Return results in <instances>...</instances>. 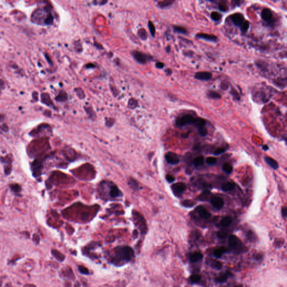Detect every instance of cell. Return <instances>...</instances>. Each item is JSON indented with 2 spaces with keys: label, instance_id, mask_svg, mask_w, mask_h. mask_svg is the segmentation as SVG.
<instances>
[{
  "label": "cell",
  "instance_id": "obj_1",
  "mask_svg": "<svg viewBox=\"0 0 287 287\" xmlns=\"http://www.w3.org/2000/svg\"><path fill=\"white\" fill-rule=\"evenodd\" d=\"M113 252L111 262L118 265L128 262L134 256L133 249L128 246L118 247L114 249Z\"/></svg>",
  "mask_w": 287,
  "mask_h": 287
},
{
  "label": "cell",
  "instance_id": "obj_2",
  "mask_svg": "<svg viewBox=\"0 0 287 287\" xmlns=\"http://www.w3.org/2000/svg\"><path fill=\"white\" fill-rule=\"evenodd\" d=\"M132 56L135 60L140 64H145L153 59V57L151 56L137 51H132Z\"/></svg>",
  "mask_w": 287,
  "mask_h": 287
},
{
  "label": "cell",
  "instance_id": "obj_3",
  "mask_svg": "<svg viewBox=\"0 0 287 287\" xmlns=\"http://www.w3.org/2000/svg\"><path fill=\"white\" fill-rule=\"evenodd\" d=\"M195 118L191 114H185L178 117L176 121V124L178 126H183L188 124H194Z\"/></svg>",
  "mask_w": 287,
  "mask_h": 287
},
{
  "label": "cell",
  "instance_id": "obj_4",
  "mask_svg": "<svg viewBox=\"0 0 287 287\" xmlns=\"http://www.w3.org/2000/svg\"><path fill=\"white\" fill-rule=\"evenodd\" d=\"M172 190L176 196L180 195L186 190V185L183 182L175 183L172 186Z\"/></svg>",
  "mask_w": 287,
  "mask_h": 287
},
{
  "label": "cell",
  "instance_id": "obj_5",
  "mask_svg": "<svg viewBox=\"0 0 287 287\" xmlns=\"http://www.w3.org/2000/svg\"><path fill=\"white\" fill-rule=\"evenodd\" d=\"M232 22L236 26H241L242 24L245 21L243 15L241 13H235L230 16Z\"/></svg>",
  "mask_w": 287,
  "mask_h": 287
},
{
  "label": "cell",
  "instance_id": "obj_6",
  "mask_svg": "<svg viewBox=\"0 0 287 287\" xmlns=\"http://www.w3.org/2000/svg\"><path fill=\"white\" fill-rule=\"evenodd\" d=\"M167 162L171 164H177L179 162V158L178 155L172 152L167 153L165 155Z\"/></svg>",
  "mask_w": 287,
  "mask_h": 287
},
{
  "label": "cell",
  "instance_id": "obj_7",
  "mask_svg": "<svg viewBox=\"0 0 287 287\" xmlns=\"http://www.w3.org/2000/svg\"><path fill=\"white\" fill-rule=\"evenodd\" d=\"M212 77L211 73L208 71H200L195 73V78L202 81H207L210 80Z\"/></svg>",
  "mask_w": 287,
  "mask_h": 287
},
{
  "label": "cell",
  "instance_id": "obj_8",
  "mask_svg": "<svg viewBox=\"0 0 287 287\" xmlns=\"http://www.w3.org/2000/svg\"><path fill=\"white\" fill-rule=\"evenodd\" d=\"M261 16L263 20L266 22H270L273 18V14L272 10L268 8H265L262 10Z\"/></svg>",
  "mask_w": 287,
  "mask_h": 287
},
{
  "label": "cell",
  "instance_id": "obj_9",
  "mask_svg": "<svg viewBox=\"0 0 287 287\" xmlns=\"http://www.w3.org/2000/svg\"><path fill=\"white\" fill-rule=\"evenodd\" d=\"M196 37L198 38L203 39L204 40L210 41V42H218V37L214 35H210V34H206V33H199L198 34H196Z\"/></svg>",
  "mask_w": 287,
  "mask_h": 287
},
{
  "label": "cell",
  "instance_id": "obj_10",
  "mask_svg": "<svg viewBox=\"0 0 287 287\" xmlns=\"http://www.w3.org/2000/svg\"><path fill=\"white\" fill-rule=\"evenodd\" d=\"M211 203L212 205L217 209H220L224 205V201L219 197L214 196L211 199Z\"/></svg>",
  "mask_w": 287,
  "mask_h": 287
},
{
  "label": "cell",
  "instance_id": "obj_11",
  "mask_svg": "<svg viewBox=\"0 0 287 287\" xmlns=\"http://www.w3.org/2000/svg\"><path fill=\"white\" fill-rule=\"evenodd\" d=\"M195 210L197 211V212L198 213L201 218H202L203 219H208L209 218H210L211 216L210 212H209L207 210H206L205 208L202 206H198L196 208Z\"/></svg>",
  "mask_w": 287,
  "mask_h": 287
},
{
  "label": "cell",
  "instance_id": "obj_12",
  "mask_svg": "<svg viewBox=\"0 0 287 287\" xmlns=\"http://www.w3.org/2000/svg\"><path fill=\"white\" fill-rule=\"evenodd\" d=\"M241 243V242L240 240L238 238L234 236L231 235L229 237V247L232 248H236Z\"/></svg>",
  "mask_w": 287,
  "mask_h": 287
},
{
  "label": "cell",
  "instance_id": "obj_13",
  "mask_svg": "<svg viewBox=\"0 0 287 287\" xmlns=\"http://www.w3.org/2000/svg\"><path fill=\"white\" fill-rule=\"evenodd\" d=\"M264 160L266 162V163H267L270 167H272L273 169H277L279 168V165L278 163L276 161H275V160L273 159V158H270L269 157H265L264 158Z\"/></svg>",
  "mask_w": 287,
  "mask_h": 287
},
{
  "label": "cell",
  "instance_id": "obj_14",
  "mask_svg": "<svg viewBox=\"0 0 287 287\" xmlns=\"http://www.w3.org/2000/svg\"><path fill=\"white\" fill-rule=\"evenodd\" d=\"M203 258V255L200 252H195L192 253V255L190 257V260L192 262H197L201 260H202Z\"/></svg>",
  "mask_w": 287,
  "mask_h": 287
},
{
  "label": "cell",
  "instance_id": "obj_15",
  "mask_svg": "<svg viewBox=\"0 0 287 287\" xmlns=\"http://www.w3.org/2000/svg\"><path fill=\"white\" fill-rule=\"evenodd\" d=\"M205 124H206V121L204 119L200 118V117L195 118V121L194 122V125L195 126H196L197 127H198L199 129L205 126Z\"/></svg>",
  "mask_w": 287,
  "mask_h": 287
},
{
  "label": "cell",
  "instance_id": "obj_16",
  "mask_svg": "<svg viewBox=\"0 0 287 287\" xmlns=\"http://www.w3.org/2000/svg\"><path fill=\"white\" fill-rule=\"evenodd\" d=\"M229 277V272L223 273L215 279V281L218 283H224L227 280Z\"/></svg>",
  "mask_w": 287,
  "mask_h": 287
},
{
  "label": "cell",
  "instance_id": "obj_17",
  "mask_svg": "<svg viewBox=\"0 0 287 287\" xmlns=\"http://www.w3.org/2000/svg\"><path fill=\"white\" fill-rule=\"evenodd\" d=\"M120 195V191L118 188L116 186H113L110 188V196L111 198H116Z\"/></svg>",
  "mask_w": 287,
  "mask_h": 287
},
{
  "label": "cell",
  "instance_id": "obj_18",
  "mask_svg": "<svg viewBox=\"0 0 287 287\" xmlns=\"http://www.w3.org/2000/svg\"><path fill=\"white\" fill-rule=\"evenodd\" d=\"M211 192L208 190H204L201 194L198 197V199L201 201L208 200L209 197L210 196Z\"/></svg>",
  "mask_w": 287,
  "mask_h": 287
},
{
  "label": "cell",
  "instance_id": "obj_19",
  "mask_svg": "<svg viewBox=\"0 0 287 287\" xmlns=\"http://www.w3.org/2000/svg\"><path fill=\"white\" fill-rule=\"evenodd\" d=\"M235 188V184L234 183L228 182L223 184V185L222 186V189L223 191L226 192V191H231L234 189Z\"/></svg>",
  "mask_w": 287,
  "mask_h": 287
},
{
  "label": "cell",
  "instance_id": "obj_20",
  "mask_svg": "<svg viewBox=\"0 0 287 287\" xmlns=\"http://www.w3.org/2000/svg\"><path fill=\"white\" fill-rule=\"evenodd\" d=\"M173 2H174L173 1H170V0H165V1H159L158 3V5L159 7L162 8V9H163V8H166V7L169 6Z\"/></svg>",
  "mask_w": 287,
  "mask_h": 287
},
{
  "label": "cell",
  "instance_id": "obj_21",
  "mask_svg": "<svg viewBox=\"0 0 287 287\" xmlns=\"http://www.w3.org/2000/svg\"><path fill=\"white\" fill-rule=\"evenodd\" d=\"M227 251V249L225 248L221 247L218 249H216L214 251V255L217 258H220L222 257V255Z\"/></svg>",
  "mask_w": 287,
  "mask_h": 287
},
{
  "label": "cell",
  "instance_id": "obj_22",
  "mask_svg": "<svg viewBox=\"0 0 287 287\" xmlns=\"http://www.w3.org/2000/svg\"><path fill=\"white\" fill-rule=\"evenodd\" d=\"M174 31L176 33H178L179 34H186L187 33V31L185 28L181 26H173Z\"/></svg>",
  "mask_w": 287,
  "mask_h": 287
},
{
  "label": "cell",
  "instance_id": "obj_23",
  "mask_svg": "<svg viewBox=\"0 0 287 287\" xmlns=\"http://www.w3.org/2000/svg\"><path fill=\"white\" fill-rule=\"evenodd\" d=\"M137 34H138V36H139V38L143 40H145L147 38V33L146 32L145 29H139L137 32Z\"/></svg>",
  "mask_w": 287,
  "mask_h": 287
},
{
  "label": "cell",
  "instance_id": "obj_24",
  "mask_svg": "<svg viewBox=\"0 0 287 287\" xmlns=\"http://www.w3.org/2000/svg\"><path fill=\"white\" fill-rule=\"evenodd\" d=\"M208 96L211 99H220L221 98V95L219 93L212 91L208 92Z\"/></svg>",
  "mask_w": 287,
  "mask_h": 287
},
{
  "label": "cell",
  "instance_id": "obj_25",
  "mask_svg": "<svg viewBox=\"0 0 287 287\" xmlns=\"http://www.w3.org/2000/svg\"><path fill=\"white\" fill-rule=\"evenodd\" d=\"M210 264L212 268L218 270L221 269L222 267V264L220 261H215L214 260H211V261H210Z\"/></svg>",
  "mask_w": 287,
  "mask_h": 287
},
{
  "label": "cell",
  "instance_id": "obj_26",
  "mask_svg": "<svg viewBox=\"0 0 287 287\" xmlns=\"http://www.w3.org/2000/svg\"><path fill=\"white\" fill-rule=\"evenodd\" d=\"M232 222V218L230 216H225L223 218V219L221 221V224L224 227H228L231 224Z\"/></svg>",
  "mask_w": 287,
  "mask_h": 287
},
{
  "label": "cell",
  "instance_id": "obj_27",
  "mask_svg": "<svg viewBox=\"0 0 287 287\" xmlns=\"http://www.w3.org/2000/svg\"><path fill=\"white\" fill-rule=\"evenodd\" d=\"M204 162V157L203 156H199L195 158L194 161V164L195 166L198 167V166L203 165Z\"/></svg>",
  "mask_w": 287,
  "mask_h": 287
},
{
  "label": "cell",
  "instance_id": "obj_28",
  "mask_svg": "<svg viewBox=\"0 0 287 287\" xmlns=\"http://www.w3.org/2000/svg\"><path fill=\"white\" fill-rule=\"evenodd\" d=\"M249 27V23L248 21H245L240 26L241 30L243 34H245L248 30Z\"/></svg>",
  "mask_w": 287,
  "mask_h": 287
},
{
  "label": "cell",
  "instance_id": "obj_29",
  "mask_svg": "<svg viewBox=\"0 0 287 287\" xmlns=\"http://www.w3.org/2000/svg\"><path fill=\"white\" fill-rule=\"evenodd\" d=\"M223 169L226 173L230 174L233 171V167L230 164L225 163L223 166Z\"/></svg>",
  "mask_w": 287,
  "mask_h": 287
},
{
  "label": "cell",
  "instance_id": "obj_30",
  "mask_svg": "<svg viewBox=\"0 0 287 287\" xmlns=\"http://www.w3.org/2000/svg\"><path fill=\"white\" fill-rule=\"evenodd\" d=\"M67 99V94L65 92H61L60 95L57 97V100L60 102H64Z\"/></svg>",
  "mask_w": 287,
  "mask_h": 287
},
{
  "label": "cell",
  "instance_id": "obj_31",
  "mask_svg": "<svg viewBox=\"0 0 287 287\" xmlns=\"http://www.w3.org/2000/svg\"><path fill=\"white\" fill-rule=\"evenodd\" d=\"M211 18L214 22H218L222 18V15L217 12H212L211 14Z\"/></svg>",
  "mask_w": 287,
  "mask_h": 287
},
{
  "label": "cell",
  "instance_id": "obj_32",
  "mask_svg": "<svg viewBox=\"0 0 287 287\" xmlns=\"http://www.w3.org/2000/svg\"><path fill=\"white\" fill-rule=\"evenodd\" d=\"M148 27H149V29L151 36H152L153 37H154L155 34V28L154 24L151 21H149L148 23Z\"/></svg>",
  "mask_w": 287,
  "mask_h": 287
},
{
  "label": "cell",
  "instance_id": "obj_33",
  "mask_svg": "<svg viewBox=\"0 0 287 287\" xmlns=\"http://www.w3.org/2000/svg\"><path fill=\"white\" fill-rule=\"evenodd\" d=\"M201 279V276L199 274H194L190 277V280L193 283H196Z\"/></svg>",
  "mask_w": 287,
  "mask_h": 287
},
{
  "label": "cell",
  "instance_id": "obj_34",
  "mask_svg": "<svg viewBox=\"0 0 287 287\" xmlns=\"http://www.w3.org/2000/svg\"><path fill=\"white\" fill-rule=\"evenodd\" d=\"M182 204L184 206L187 208H191L194 205V203L191 200H185L183 201Z\"/></svg>",
  "mask_w": 287,
  "mask_h": 287
},
{
  "label": "cell",
  "instance_id": "obj_35",
  "mask_svg": "<svg viewBox=\"0 0 287 287\" xmlns=\"http://www.w3.org/2000/svg\"><path fill=\"white\" fill-rule=\"evenodd\" d=\"M52 253H53V255L56 257V259L59 260L60 261H63V260L65 257L63 256V255H62V254H61V253H60L59 252H58L57 251H56V250H54V251H52Z\"/></svg>",
  "mask_w": 287,
  "mask_h": 287
},
{
  "label": "cell",
  "instance_id": "obj_36",
  "mask_svg": "<svg viewBox=\"0 0 287 287\" xmlns=\"http://www.w3.org/2000/svg\"><path fill=\"white\" fill-rule=\"evenodd\" d=\"M128 105L129 107H130L131 108H135V107H136L137 105V102L136 100L134 99V98H131L129 101Z\"/></svg>",
  "mask_w": 287,
  "mask_h": 287
},
{
  "label": "cell",
  "instance_id": "obj_37",
  "mask_svg": "<svg viewBox=\"0 0 287 287\" xmlns=\"http://www.w3.org/2000/svg\"><path fill=\"white\" fill-rule=\"evenodd\" d=\"M75 92L77 94V96H78L81 99H84L85 97V95L84 94V91L80 88H77L75 89Z\"/></svg>",
  "mask_w": 287,
  "mask_h": 287
},
{
  "label": "cell",
  "instance_id": "obj_38",
  "mask_svg": "<svg viewBox=\"0 0 287 287\" xmlns=\"http://www.w3.org/2000/svg\"><path fill=\"white\" fill-rule=\"evenodd\" d=\"M231 93L232 94V95H233V98H234L235 99H236L237 100H239L240 99V97L238 93V92H237V91L236 89H235L234 88H232Z\"/></svg>",
  "mask_w": 287,
  "mask_h": 287
},
{
  "label": "cell",
  "instance_id": "obj_39",
  "mask_svg": "<svg viewBox=\"0 0 287 287\" xmlns=\"http://www.w3.org/2000/svg\"><path fill=\"white\" fill-rule=\"evenodd\" d=\"M227 235H228L227 232L224 231H219L218 233H217V236H218V237L219 238H221V239H223V238H226Z\"/></svg>",
  "mask_w": 287,
  "mask_h": 287
},
{
  "label": "cell",
  "instance_id": "obj_40",
  "mask_svg": "<svg viewBox=\"0 0 287 287\" xmlns=\"http://www.w3.org/2000/svg\"><path fill=\"white\" fill-rule=\"evenodd\" d=\"M199 134L200 135H201V136H206V134H207V132H208V131H207V129L205 127H200L199 129Z\"/></svg>",
  "mask_w": 287,
  "mask_h": 287
},
{
  "label": "cell",
  "instance_id": "obj_41",
  "mask_svg": "<svg viewBox=\"0 0 287 287\" xmlns=\"http://www.w3.org/2000/svg\"><path fill=\"white\" fill-rule=\"evenodd\" d=\"M225 149L224 148V147H219V148L216 149L214 151V154L215 155H219L225 152Z\"/></svg>",
  "mask_w": 287,
  "mask_h": 287
},
{
  "label": "cell",
  "instance_id": "obj_42",
  "mask_svg": "<svg viewBox=\"0 0 287 287\" xmlns=\"http://www.w3.org/2000/svg\"><path fill=\"white\" fill-rule=\"evenodd\" d=\"M216 162V159L214 157H209L206 159V163L209 164H214Z\"/></svg>",
  "mask_w": 287,
  "mask_h": 287
},
{
  "label": "cell",
  "instance_id": "obj_43",
  "mask_svg": "<svg viewBox=\"0 0 287 287\" xmlns=\"http://www.w3.org/2000/svg\"><path fill=\"white\" fill-rule=\"evenodd\" d=\"M218 8H219V10H220L221 11H223V12L226 11L227 10V6L224 3H219V6H218Z\"/></svg>",
  "mask_w": 287,
  "mask_h": 287
},
{
  "label": "cell",
  "instance_id": "obj_44",
  "mask_svg": "<svg viewBox=\"0 0 287 287\" xmlns=\"http://www.w3.org/2000/svg\"><path fill=\"white\" fill-rule=\"evenodd\" d=\"M166 179L169 182H172L174 181V180H175V178H174V177H173V176H172L169 175V174H168V175L166 176Z\"/></svg>",
  "mask_w": 287,
  "mask_h": 287
},
{
  "label": "cell",
  "instance_id": "obj_45",
  "mask_svg": "<svg viewBox=\"0 0 287 287\" xmlns=\"http://www.w3.org/2000/svg\"><path fill=\"white\" fill-rule=\"evenodd\" d=\"M79 268L80 272L81 273H84V274L88 273V270L87 269H86V268H85L84 267H83V266H80L79 267Z\"/></svg>",
  "mask_w": 287,
  "mask_h": 287
},
{
  "label": "cell",
  "instance_id": "obj_46",
  "mask_svg": "<svg viewBox=\"0 0 287 287\" xmlns=\"http://www.w3.org/2000/svg\"><path fill=\"white\" fill-rule=\"evenodd\" d=\"M155 66L158 68H163L164 67V64L163 62H157L155 64Z\"/></svg>",
  "mask_w": 287,
  "mask_h": 287
},
{
  "label": "cell",
  "instance_id": "obj_47",
  "mask_svg": "<svg viewBox=\"0 0 287 287\" xmlns=\"http://www.w3.org/2000/svg\"><path fill=\"white\" fill-rule=\"evenodd\" d=\"M95 66L94 65V64H93V63H88V65H86V67H87V68H94V67H95Z\"/></svg>",
  "mask_w": 287,
  "mask_h": 287
},
{
  "label": "cell",
  "instance_id": "obj_48",
  "mask_svg": "<svg viewBox=\"0 0 287 287\" xmlns=\"http://www.w3.org/2000/svg\"><path fill=\"white\" fill-rule=\"evenodd\" d=\"M282 215L284 216V217H286V208H283L282 209Z\"/></svg>",
  "mask_w": 287,
  "mask_h": 287
},
{
  "label": "cell",
  "instance_id": "obj_49",
  "mask_svg": "<svg viewBox=\"0 0 287 287\" xmlns=\"http://www.w3.org/2000/svg\"><path fill=\"white\" fill-rule=\"evenodd\" d=\"M221 87H222V88L223 89H227L228 88V85H227V84H225V83L224 84H222V85H221Z\"/></svg>",
  "mask_w": 287,
  "mask_h": 287
},
{
  "label": "cell",
  "instance_id": "obj_50",
  "mask_svg": "<svg viewBox=\"0 0 287 287\" xmlns=\"http://www.w3.org/2000/svg\"><path fill=\"white\" fill-rule=\"evenodd\" d=\"M166 72L167 73L168 75H171L172 73V71L171 69H167L166 70Z\"/></svg>",
  "mask_w": 287,
  "mask_h": 287
},
{
  "label": "cell",
  "instance_id": "obj_51",
  "mask_svg": "<svg viewBox=\"0 0 287 287\" xmlns=\"http://www.w3.org/2000/svg\"><path fill=\"white\" fill-rule=\"evenodd\" d=\"M262 149H263L264 150H267L269 149V147L267 145H264L263 146H262Z\"/></svg>",
  "mask_w": 287,
  "mask_h": 287
},
{
  "label": "cell",
  "instance_id": "obj_52",
  "mask_svg": "<svg viewBox=\"0 0 287 287\" xmlns=\"http://www.w3.org/2000/svg\"><path fill=\"white\" fill-rule=\"evenodd\" d=\"M235 287H243V286L242 285H236L235 286Z\"/></svg>",
  "mask_w": 287,
  "mask_h": 287
}]
</instances>
